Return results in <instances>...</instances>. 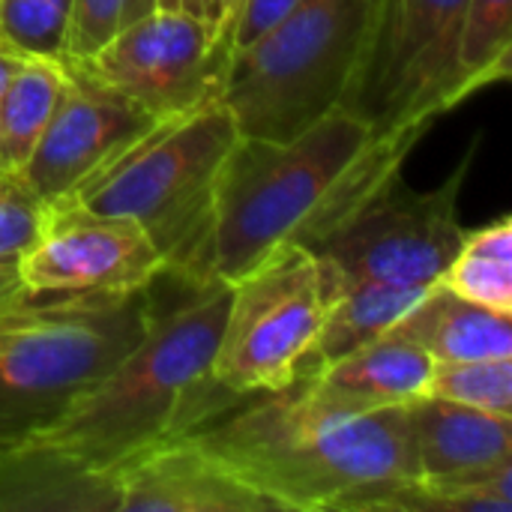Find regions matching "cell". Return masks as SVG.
Returning <instances> with one entry per match:
<instances>
[{
	"label": "cell",
	"mask_w": 512,
	"mask_h": 512,
	"mask_svg": "<svg viewBox=\"0 0 512 512\" xmlns=\"http://www.w3.org/2000/svg\"><path fill=\"white\" fill-rule=\"evenodd\" d=\"M72 0H0V36L24 57L63 60Z\"/></svg>",
	"instance_id": "obj_24"
},
{
	"label": "cell",
	"mask_w": 512,
	"mask_h": 512,
	"mask_svg": "<svg viewBox=\"0 0 512 512\" xmlns=\"http://www.w3.org/2000/svg\"><path fill=\"white\" fill-rule=\"evenodd\" d=\"M405 420L420 477L512 501V417L423 393Z\"/></svg>",
	"instance_id": "obj_14"
},
{
	"label": "cell",
	"mask_w": 512,
	"mask_h": 512,
	"mask_svg": "<svg viewBox=\"0 0 512 512\" xmlns=\"http://www.w3.org/2000/svg\"><path fill=\"white\" fill-rule=\"evenodd\" d=\"M339 512H510L512 501L420 474L363 486L336 504Z\"/></svg>",
	"instance_id": "obj_21"
},
{
	"label": "cell",
	"mask_w": 512,
	"mask_h": 512,
	"mask_svg": "<svg viewBox=\"0 0 512 512\" xmlns=\"http://www.w3.org/2000/svg\"><path fill=\"white\" fill-rule=\"evenodd\" d=\"M426 393L489 414L512 417V357L435 363Z\"/></svg>",
	"instance_id": "obj_23"
},
{
	"label": "cell",
	"mask_w": 512,
	"mask_h": 512,
	"mask_svg": "<svg viewBox=\"0 0 512 512\" xmlns=\"http://www.w3.org/2000/svg\"><path fill=\"white\" fill-rule=\"evenodd\" d=\"M390 330L423 348L432 363L512 357V315L477 306L441 282L426 288Z\"/></svg>",
	"instance_id": "obj_16"
},
{
	"label": "cell",
	"mask_w": 512,
	"mask_h": 512,
	"mask_svg": "<svg viewBox=\"0 0 512 512\" xmlns=\"http://www.w3.org/2000/svg\"><path fill=\"white\" fill-rule=\"evenodd\" d=\"M468 0H387L345 108L375 132L432 126L468 99L459 45Z\"/></svg>",
	"instance_id": "obj_9"
},
{
	"label": "cell",
	"mask_w": 512,
	"mask_h": 512,
	"mask_svg": "<svg viewBox=\"0 0 512 512\" xmlns=\"http://www.w3.org/2000/svg\"><path fill=\"white\" fill-rule=\"evenodd\" d=\"M330 288L312 249L285 246L231 285L213 378L237 399L297 381L330 309Z\"/></svg>",
	"instance_id": "obj_8"
},
{
	"label": "cell",
	"mask_w": 512,
	"mask_h": 512,
	"mask_svg": "<svg viewBox=\"0 0 512 512\" xmlns=\"http://www.w3.org/2000/svg\"><path fill=\"white\" fill-rule=\"evenodd\" d=\"M432 357L408 342L405 336L387 330L384 336L366 342L363 348L345 354L327 369L303 378L321 399L348 411H384L402 408L429 390Z\"/></svg>",
	"instance_id": "obj_15"
},
{
	"label": "cell",
	"mask_w": 512,
	"mask_h": 512,
	"mask_svg": "<svg viewBox=\"0 0 512 512\" xmlns=\"http://www.w3.org/2000/svg\"><path fill=\"white\" fill-rule=\"evenodd\" d=\"M21 60H24V54H18V51H12V48H0V93H3L9 75L15 72V66H18Z\"/></svg>",
	"instance_id": "obj_30"
},
{
	"label": "cell",
	"mask_w": 512,
	"mask_h": 512,
	"mask_svg": "<svg viewBox=\"0 0 512 512\" xmlns=\"http://www.w3.org/2000/svg\"><path fill=\"white\" fill-rule=\"evenodd\" d=\"M512 0H468L459 45V75L468 96L510 78Z\"/></svg>",
	"instance_id": "obj_22"
},
{
	"label": "cell",
	"mask_w": 512,
	"mask_h": 512,
	"mask_svg": "<svg viewBox=\"0 0 512 512\" xmlns=\"http://www.w3.org/2000/svg\"><path fill=\"white\" fill-rule=\"evenodd\" d=\"M453 294L512 315V219L501 216L477 231H465L459 252L438 279Z\"/></svg>",
	"instance_id": "obj_20"
},
{
	"label": "cell",
	"mask_w": 512,
	"mask_h": 512,
	"mask_svg": "<svg viewBox=\"0 0 512 512\" xmlns=\"http://www.w3.org/2000/svg\"><path fill=\"white\" fill-rule=\"evenodd\" d=\"M423 294L426 288H402L387 282H357L345 288L330 303L315 345L309 348L297 378H309L342 360L345 354L363 348L366 342L384 336Z\"/></svg>",
	"instance_id": "obj_18"
},
{
	"label": "cell",
	"mask_w": 512,
	"mask_h": 512,
	"mask_svg": "<svg viewBox=\"0 0 512 512\" xmlns=\"http://www.w3.org/2000/svg\"><path fill=\"white\" fill-rule=\"evenodd\" d=\"M426 129L381 135L336 108L288 141L240 135L213 186L192 282L234 285L285 246L312 249L402 171Z\"/></svg>",
	"instance_id": "obj_1"
},
{
	"label": "cell",
	"mask_w": 512,
	"mask_h": 512,
	"mask_svg": "<svg viewBox=\"0 0 512 512\" xmlns=\"http://www.w3.org/2000/svg\"><path fill=\"white\" fill-rule=\"evenodd\" d=\"M156 282L21 291L0 303V453L45 432L138 345L159 300Z\"/></svg>",
	"instance_id": "obj_4"
},
{
	"label": "cell",
	"mask_w": 512,
	"mask_h": 512,
	"mask_svg": "<svg viewBox=\"0 0 512 512\" xmlns=\"http://www.w3.org/2000/svg\"><path fill=\"white\" fill-rule=\"evenodd\" d=\"M156 3H159V9H171V12L201 18L210 27H216L222 36H228V27L234 21V12H237L240 0H156Z\"/></svg>",
	"instance_id": "obj_28"
},
{
	"label": "cell",
	"mask_w": 512,
	"mask_h": 512,
	"mask_svg": "<svg viewBox=\"0 0 512 512\" xmlns=\"http://www.w3.org/2000/svg\"><path fill=\"white\" fill-rule=\"evenodd\" d=\"M159 9L156 0H72L69 33H66V60H84L123 33L129 24L141 21Z\"/></svg>",
	"instance_id": "obj_25"
},
{
	"label": "cell",
	"mask_w": 512,
	"mask_h": 512,
	"mask_svg": "<svg viewBox=\"0 0 512 512\" xmlns=\"http://www.w3.org/2000/svg\"><path fill=\"white\" fill-rule=\"evenodd\" d=\"M300 0H240L234 21L228 27V54L246 48L249 42H255L258 36H264L276 21H282Z\"/></svg>",
	"instance_id": "obj_27"
},
{
	"label": "cell",
	"mask_w": 512,
	"mask_h": 512,
	"mask_svg": "<svg viewBox=\"0 0 512 512\" xmlns=\"http://www.w3.org/2000/svg\"><path fill=\"white\" fill-rule=\"evenodd\" d=\"M15 270L24 291H123L156 282L165 258L135 219L96 213L69 195L48 204L42 234Z\"/></svg>",
	"instance_id": "obj_11"
},
{
	"label": "cell",
	"mask_w": 512,
	"mask_h": 512,
	"mask_svg": "<svg viewBox=\"0 0 512 512\" xmlns=\"http://www.w3.org/2000/svg\"><path fill=\"white\" fill-rule=\"evenodd\" d=\"M21 291H24V285L18 279L15 264H0V303L15 297V294H21Z\"/></svg>",
	"instance_id": "obj_29"
},
{
	"label": "cell",
	"mask_w": 512,
	"mask_h": 512,
	"mask_svg": "<svg viewBox=\"0 0 512 512\" xmlns=\"http://www.w3.org/2000/svg\"><path fill=\"white\" fill-rule=\"evenodd\" d=\"M63 60L24 57L0 93V171L18 174L36 150L63 93Z\"/></svg>",
	"instance_id": "obj_19"
},
{
	"label": "cell",
	"mask_w": 512,
	"mask_h": 512,
	"mask_svg": "<svg viewBox=\"0 0 512 512\" xmlns=\"http://www.w3.org/2000/svg\"><path fill=\"white\" fill-rule=\"evenodd\" d=\"M387 0H300L228 54L222 102L240 135L288 141L345 108Z\"/></svg>",
	"instance_id": "obj_5"
},
{
	"label": "cell",
	"mask_w": 512,
	"mask_h": 512,
	"mask_svg": "<svg viewBox=\"0 0 512 512\" xmlns=\"http://www.w3.org/2000/svg\"><path fill=\"white\" fill-rule=\"evenodd\" d=\"M0 512H114V480L18 447L0 453Z\"/></svg>",
	"instance_id": "obj_17"
},
{
	"label": "cell",
	"mask_w": 512,
	"mask_h": 512,
	"mask_svg": "<svg viewBox=\"0 0 512 512\" xmlns=\"http://www.w3.org/2000/svg\"><path fill=\"white\" fill-rule=\"evenodd\" d=\"M276 512L336 510L351 492L417 474L405 405L339 408L297 378L231 402L189 432Z\"/></svg>",
	"instance_id": "obj_3"
},
{
	"label": "cell",
	"mask_w": 512,
	"mask_h": 512,
	"mask_svg": "<svg viewBox=\"0 0 512 512\" xmlns=\"http://www.w3.org/2000/svg\"><path fill=\"white\" fill-rule=\"evenodd\" d=\"M231 285L186 282V297L156 300L138 345L24 447L75 471L111 474L237 402L213 378Z\"/></svg>",
	"instance_id": "obj_2"
},
{
	"label": "cell",
	"mask_w": 512,
	"mask_h": 512,
	"mask_svg": "<svg viewBox=\"0 0 512 512\" xmlns=\"http://www.w3.org/2000/svg\"><path fill=\"white\" fill-rule=\"evenodd\" d=\"M0 174H3V171H0Z\"/></svg>",
	"instance_id": "obj_32"
},
{
	"label": "cell",
	"mask_w": 512,
	"mask_h": 512,
	"mask_svg": "<svg viewBox=\"0 0 512 512\" xmlns=\"http://www.w3.org/2000/svg\"><path fill=\"white\" fill-rule=\"evenodd\" d=\"M72 63L156 120H165L222 96L228 45L201 18L153 9L99 51Z\"/></svg>",
	"instance_id": "obj_10"
},
{
	"label": "cell",
	"mask_w": 512,
	"mask_h": 512,
	"mask_svg": "<svg viewBox=\"0 0 512 512\" xmlns=\"http://www.w3.org/2000/svg\"><path fill=\"white\" fill-rule=\"evenodd\" d=\"M48 201L21 174H0V264H15L42 234Z\"/></svg>",
	"instance_id": "obj_26"
},
{
	"label": "cell",
	"mask_w": 512,
	"mask_h": 512,
	"mask_svg": "<svg viewBox=\"0 0 512 512\" xmlns=\"http://www.w3.org/2000/svg\"><path fill=\"white\" fill-rule=\"evenodd\" d=\"M474 150L477 141L465 150L456 171L426 192L411 189L402 171H396L345 222L312 246L330 300L357 282L429 288L441 279L465 237L459 192L468 180Z\"/></svg>",
	"instance_id": "obj_7"
},
{
	"label": "cell",
	"mask_w": 512,
	"mask_h": 512,
	"mask_svg": "<svg viewBox=\"0 0 512 512\" xmlns=\"http://www.w3.org/2000/svg\"><path fill=\"white\" fill-rule=\"evenodd\" d=\"M111 480L114 512H276L192 435L132 456L111 471Z\"/></svg>",
	"instance_id": "obj_13"
},
{
	"label": "cell",
	"mask_w": 512,
	"mask_h": 512,
	"mask_svg": "<svg viewBox=\"0 0 512 512\" xmlns=\"http://www.w3.org/2000/svg\"><path fill=\"white\" fill-rule=\"evenodd\" d=\"M0 39H3V36H0Z\"/></svg>",
	"instance_id": "obj_31"
},
{
	"label": "cell",
	"mask_w": 512,
	"mask_h": 512,
	"mask_svg": "<svg viewBox=\"0 0 512 512\" xmlns=\"http://www.w3.org/2000/svg\"><path fill=\"white\" fill-rule=\"evenodd\" d=\"M240 129L222 96L153 123L72 198L96 213L135 219L165 258V273L192 282L210 222L216 177Z\"/></svg>",
	"instance_id": "obj_6"
},
{
	"label": "cell",
	"mask_w": 512,
	"mask_h": 512,
	"mask_svg": "<svg viewBox=\"0 0 512 512\" xmlns=\"http://www.w3.org/2000/svg\"><path fill=\"white\" fill-rule=\"evenodd\" d=\"M63 66L66 81L57 108L27 165L18 171L48 204L75 195L93 174L159 123L132 99L90 78L72 60L63 57Z\"/></svg>",
	"instance_id": "obj_12"
}]
</instances>
